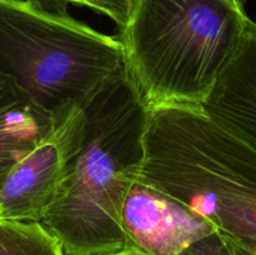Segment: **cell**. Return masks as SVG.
Masks as SVG:
<instances>
[{
  "mask_svg": "<svg viewBox=\"0 0 256 255\" xmlns=\"http://www.w3.org/2000/svg\"><path fill=\"white\" fill-rule=\"evenodd\" d=\"M250 22L242 0H138L119 40L149 108L200 106L236 55Z\"/></svg>",
  "mask_w": 256,
  "mask_h": 255,
  "instance_id": "obj_3",
  "label": "cell"
},
{
  "mask_svg": "<svg viewBox=\"0 0 256 255\" xmlns=\"http://www.w3.org/2000/svg\"><path fill=\"white\" fill-rule=\"evenodd\" d=\"M66 125L10 170L0 188V219L40 222L54 205L66 164Z\"/></svg>",
  "mask_w": 256,
  "mask_h": 255,
  "instance_id": "obj_6",
  "label": "cell"
},
{
  "mask_svg": "<svg viewBox=\"0 0 256 255\" xmlns=\"http://www.w3.org/2000/svg\"><path fill=\"white\" fill-rule=\"evenodd\" d=\"M179 255H236L218 232L198 240Z\"/></svg>",
  "mask_w": 256,
  "mask_h": 255,
  "instance_id": "obj_11",
  "label": "cell"
},
{
  "mask_svg": "<svg viewBox=\"0 0 256 255\" xmlns=\"http://www.w3.org/2000/svg\"><path fill=\"white\" fill-rule=\"evenodd\" d=\"M66 4L85 5L108 15L120 30H124L132 19L138 0H65Z\"/></svg>",
  "mask_w": 256,
  "mask_h": 255,
  "instance_id": "obj_10",
  "label": "cell"
},
{
  "mask_svg": "<svg viewBox=\"0 0 256 255\" xmlns=\"http://www.w3.org/2000/svg\"><path fill=\"white\" fill-rule=\"evenodd\" d=\"M0 255H62L40 222L0 219Z\"/></svg>",
  "mask_w": 256,
  "mask_h": 255,
  "instance_id": "obj_9",
  "label": "cell"
},
{
  "mask_svg": "<svg viewBox=\"0 0 256 255\" xmlns=\"http://www.w3.org/2000/svg\"><path fill=\"white\" fill-rule=\"evenodd\" d=\"M139 180L212 222L236 255H256V150L200 106L150 108Z\"/></svg>",
  "mask_w": 256,
  "mask_h": 255,
  "instance_id": "obj_2",
  "label": "cell"
},
{
  "mask_svg": "<svg viewBox=\"0 0 256 255\" xmlns=\"http://www.w3.org/2000/svg\"><path fill=\"white\" fill-rule=\"evenodd\" d=\"M25 2H29L35 9L46 12V14L69 16V12H68L69 4H66L65 0H25Z\"/></svg>",
  "mask_w": 256,
  "mask_h": 255,
  "instance_id": "obj_12",
  "label": "cell"
},
{
  "mask_svg": "<svg viewBox=\"0 0 256 255\" xmlns=\"http://www.w3.org/2000/svg\"><path fill=\"white\" fill-rule=\"evenodd\" d=\"M122 224L130 248L146 255H179L216 232L206 219L139 179L126 198Z\"/></svg>",
  "mask_w": 256,
  "mask_h": 255,
  "instance_id": "obj_5",
  "label": "cell"
},
{
  "mask_svg": "<svg viewBox=\"0 0 256 255\" xmlns=\"http://www.w3.org/2000/svg\"><path fill=\"white\" fill-rule=\"evenodd\" d=\"M56 128L50 112L0 72V188L10 170Z\"/></svg>",
  "mask_w": 256,
  "mask_h": 255,
  "instance_id": "obj_8",
  "label": "cell"
},
{
  "mask_svg": "<svg viewBox=\"0 0 256 255\" xmlns=\"http://www.w3.org/2000/svg\"><path fill=\"white\" fill-rule=\"evenodd\" d=\"M149 116V105L128 70L109 80L68 122L64 179L40 222L62 255L132 250L122 215L144 164Z\"/></svg>",
  "mask_w": 256,
  "mask_h": 255,
  "instance_id": "obj_1",
  "label": "cell"
},
{
  "mask_svg": "<svg viewBox=\"0 0 256 255\" xmlns=\"http://www.w3.org/2000/svg\"><path fill=\"white\" fill-rule=\"evenodd\" d=\"M119 255H146V254L139 252V250H128V252H122V254H119Z\"/></svg>",
  "mask_w": 256,
  "mask_h": 255,
  "instance_id": "obj_13",
  "label": "cell"
},
{
  "mask_svg": "<svg viewBox=\"0 0 256 255\" xmlns=\"http://www.w3.org/2000/svg\"><path fill=\"white\" fill-rule=\"evenodd\" d=\"M200 108L220 126L256 150L255 22H250L236 55Z\"/></svg>",
  "mask_w": 256,
  "mask_h": 255,
  "instance_id": "obj_7",
  "label": "cell"
},
{
  "mask_svg": "<svg viewBox=\"0 0 256 255\" xmlns=\"http://www.w3.org/2000/svg\"><path fill=\"white\" fill-rule=\"evenodd\" d=\"M0 72L62 126L109 80L128 72V64L116 38L25 0H0Z\"/></svg>",
  "mask_w": 256,
  "mask_h": 255,
  "instance_id": "obj_4",
  "label": "cell"
}]
</instances>
